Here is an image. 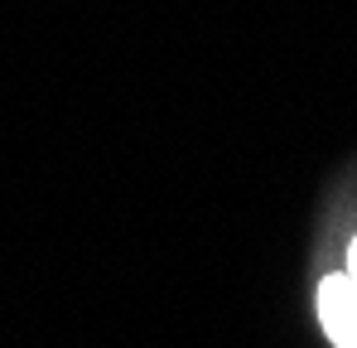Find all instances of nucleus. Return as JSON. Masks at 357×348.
I'll return each mask as SVG.
<instances>
[{
  "label": "nucleus",
  "mask_w": 357,
  "mask_h": 348,
  "mask_svg": "<svg viewBox=\"0 0 357 348\" xmlns=\"http://www.w3.org/2000/svg\"><path fill=\"white\" fill-rule=\"evenodd\" d=\"M314 324L328 348H357V281L343 266L314 281Z\"/></svg>",
  "instance_id": "obj_1"
},
{
  "label": "nucleus",
  "mask_w": 357,
  "mask_h": 348,
  "mask_svg": "<svg viewBox=\"0 0 357 348\" xmlns=\"http://www.w3.org/2000/svg\"><path fill=\"white\" fill-rule=\"evenodd\" d=\"M343 271H348V276L357 281V232L348 237V247H343Z\"/></svg>",
  "instance_id": "obj_2"
}]
</instances>
